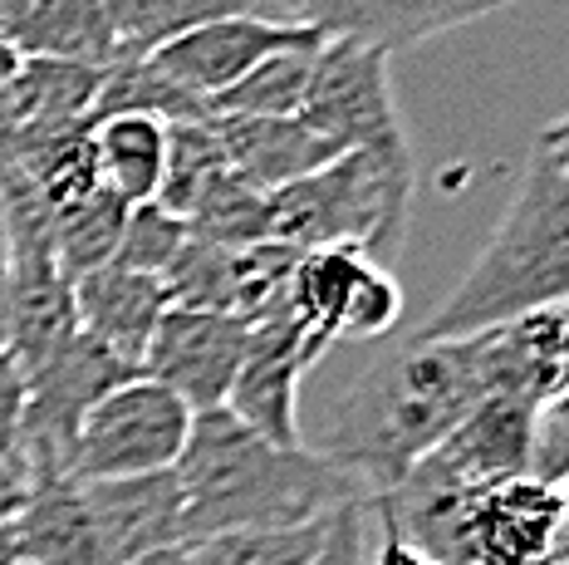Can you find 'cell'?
Masks as SVG:
<instances>
[{
	"instance_id": "obj_1",
	"label": "cell",
	"mask_w": 569,
	"mask_h": 565,
	"mask_svg": "<svg viewBox=\"0 0 569 565\" xmlns=\"http://www.w3.org/2000/svg\"><path fill=\"white\" fill-rule=\"evenodd\" d=\"M486 398L481 345L467 339H398L363 359L339 394H329L310 453L335 463L363 497L393 492L408 467L427 457Z\"/></svg>"
},
{
	"instance_id": "obj_2",
	"label": "cell",
	"mask_w": 569,
	"mask_h": 565,
	"mask_svg": "<svg viewBox=\"0 0 569 565\" xmlns=\"http://www.w3.org/2000/svg\"><path fill=\"white\" fill-rule=\"evenodd\" d=\"M182 487V546L227 532H284L335 516L349 502H369L353 477L310 447H276L241 428L227 408L192 414L177 457Z\"/></svg>"
},
{
	"instance_id": "obj_3",
	"label": "cell",
	"mask_w": 569,
	"mask_h": 565,
	"mask_svg": "<svg viewBox=\"0 0 569 565\" xmlns=\"http://www.w3.org/2000/svg\"><path fill=\"white\" fill-rule=\"evenodd\" d=\"M569 296V168L530 148L501 227L457 290L427 315L422 339H467Z\"/></svg>"
},
{
	"instance_id": "obj_4",
	"label": "cell",
	"mask_w": 569,
	"mask_h": 565,
	"mask_svg": "<svg viewBox=\"0 0 569 565\" xmlns=\"http://www.w3.org/2000/svg\"><path fill=\"white\" fill-rule=\"evenodd\" d=\"M412 172L418 168H412L408 138L388 148L339 152L305 182L270 197V241L300 256L349 246L373 266H388L408 231Z\"/></svg>"
},
{
	"instance_id": "obj_5",
	"label": "cell",
	"mask_w": 569,
	"mask_h": 565,
	"mask_svg": "<svg viewBox=\"0 0 569 565\" xmlns=\"http://www.w3.org/2000/svg\"><path fill=\"white\" fill-rule=\"evenodd\" d=\"M187 428H192V408L172 388L138 374L84 414L74 433V453H69V482L172 473L187 447Z\"/></svg>"
},
{
	"instance_id": "obj_6",
	"label": "cell",
	"mask_w": 569,
	"mask_h": 565,
	"mask_svg": "<svg viewBox=\"0 0 569 565\" xmlns=\"http://www.w3.org/2000/svg\"><path fill=\"white\" fill-rule=\"evenodd\" d=\"M388 60H393V54L373 50V44L325 40L315 50L300 119L339 152L402 143Z\"/></svg>"
},
{
	"instance_id": "obj_7",
	"label": "cell",
	"mask_w": 569,
	"mask_h": 565,
	"mask_svg": "<svg viewBox=\"0 0 569 565\" xmlns=\"http://www.w3.org/2000/svg\"><path fill=\"white\" fill-rule=\"evenodd\" d=\"M319 359L325 355H319L310 345V335L295 325L290 305H280L276 315L251 325V345H246L241 374H236L221 408H227L241 428H251L256 438H266L276 447H305L300 384H305V374H315Z\"/></svg>"
},
{
	"instance_id": "obj_8",
	"label": "cell",
	"mask_w": 569,
	"mask_h": 565,
	"mask_svg": "<svg viewBox=\"0 0 569 565\" xmlns=\"http://www.w3.org/2000/svg\"><path fill=\"white\" fill-rule=\"evenodd\" d=\"M251 325L221 310H192V305H168L142 355V374L172 388L192 414H211L227 404L236 374H241Z\"/></svg>"
},
{
	"instance_id": "obj_9",
	"label": "cell",
	"mask_w": 569,
	"mask_h": 565,
	"mask_svg": "<svg viewBox=\"0 0 569 565\" xmlns=\"http://www.w3.org/2000/svg\"><path fill=\"white\" fill-rule=\"evenodd\" d=\"M530 443H536V408L486 394L432 453L408 467V477L471 497V492H486L496 482L530 477Z\"/></svg>"
},
{
	"instance_id": "obj_10",
	"label": "cell",
	"mask_w": 569,
	"mask_h": 565,
	"mask_svg": "<svg viewBox=\"0 0 569 565\" xmlns=\"http://www.w3.org/2000/svg\"><path fill=\"white\" fill-rule=\"evenodd\" d=\"M305 44H319V34L305 26H270V20L231 16V20H211L201 30H187L182 40L152 50L148 60L182 93H192L197 103H211L231 85H241L260 60L284 50H305Z\"/></svg>"
},
{
	"instance_id": "obj_11",
	"label": "cell",
	"mask_w": 569,
	"mask_h": 565,
	"mask_svg": "<svg viewBox=\"0 0 569 565\" xmlns=\"http://www.w3.org/2000/svg\"><path fill=\"white\" fill-rule=\"evenodd\" d=\"M486 394L516 398L540 414L569 388V296L477 335Z\"/></svg>"
},
{
	"instance_id": "obj_12",
	"label": "cell",
	"mask_w": 569,
	"mask_h": 565,
	"mask_svg": "<svg viewBox=\"0 0 569 565\" xmlns=\"http://www.w3.org/2000/svg\"><path fill=\"white\" fill-rule=\"evenodd\" d=\"M560 487L536 477L496 482L467 506V565H555Z\"/></svg>"
},
{
	"instance_id": "obj_13",
	"label": "cell",
	"mask_w": 569,
	"mask_h": 565,
	"mask_svg": "<svg viewBox=\"0 0 569 565\" xmlns=\"http://www.w3.org/2000/svg\"><path fill=\"white\" fill-rule=\"evenodd\" d=\"M79 492H84L89 522L113 565H133L152 551L182 546V487H177V473L79 482Z\"/></svg>"
},
{
	"instance_id": "obj_14",
	"label": "cell",
	"mask_w": 569,
	"mask_h": 565,
	"mask_svg": "<svg viewBox=\"0 0 569 565\" xmlns=\"http://www.w3.org/2000/svg\"><path fill=\"white\" fill-rule=\"evenodd\" d=\"M0 40L20 65L109 69L118 60L109 0H26L16 16L0 20Z\"/></svg>"
},
{
	"instance_id": "obj_15",
	"label": "cell",
	"mask_w": 569,
	"mask_h": 565,
	"mask_svg": "<svg viewBox=\"0 0 569 565\" xmlns=\"http://www.w3.org/2000/svg\"><path fill=\"white\" fill-rule=\"evenodd\" d=\"M211 128L231 172L260 197H276L339 158V148L325 143L305 119H211Z\"/></svg>"
},
{
	"instance_id": "obj_16",
	"label": "cell",
	"mask_w": 569,
	"mask_h": 565,
	"mask_svg": "<svg viewBox=\"0 0 569 565\" xmlns=\"http://www.w3.org/2000/svg\"><path fill=\"white\" fill-rule=\"evenodd\" d=\"M168 305L172 300L162 290V280L138 276V270H123V266H103L74 280L79 329L89 339H99L103 349H113L118 359L138 364V369H142V355H148L152 329L168 315Z\"/></svg>"
},
{
	"instance_id": "obj_17",
	"label": "cell",
	"mask_w": 569,
	"mask_h": 565,
	"mask_svg": "<svg viewBox=\"0 0 569 565\" xmlns=\"http://www.w3.org/2000/svg\"><path fill=\"white\" fill-rule=\"evenodd\" d=\"M231 16L270 20V26H300L290 0H109L118 60H148L152 50L182 40L187 30H201L211 20H231Z\"/></svg>"
},
{
	"instance_id": "obj_18",
	"label": "cell",
	"mask_w": 569,
	"mask_h": 565,
	"mask_svg": "<svg viewBox=\"0 0 569 565\" xmlns=\"http://www.w3.org/2000/svg\"><path fill=\"white\" fill-rule=\"evenodd\" d=\"M6 536L20 565H113L89 522L79 482H40Z\"/></svg>"
},
{
	"instance_id": "obj_19",
	"label": "cell",
	"mask_w": 569,
	"mask_h": 565,
	"mask_svg": "<svg viewBox=\"0 0 569 565\" xmlns=\"http://www.w3.org/2000/svg\"><path fill=\"white\" fill-rule=\"evenodd\" d=\"M93 138V168H99V187L113 192L123 207H148L158 202L162 168H168V123L162 119H109L89 128Z\"/></svg>"
},
{
	"instance_id": "obj_20",
	"label": "cell",
	"mask_w": 569,
	"mask_h": 565,
	"mask_svg": "<svg viewBox=\"0 0 569 565\" xmlns=\"http://www.w3.org/2000/svg\"><path fill=\"white\" fill-rule=\"evenodd\" d=\"M162 119V123H197L207 119V103H197L192 93H182L168 75H158L152 60H113L109 69H99V89L89 103V128L109 123V119Z\"/></svg>"
},
{
	"instance_id": "obj_21",
	"label": "cell",
	"mask_w": 569,
	"mask_h": 565,
	"mask_svg": "<svg viewBox=\"0 0 569 565\" xmlns=\"http://www.w3.org/2000/svg\"><path fill=\"white\" fill-rule=\"evenodd\" d=\"M128 211L113 192H89L84 202L64 207L50 217V246H54V261L64 270V280L74 286L79 276H89V270H103L113 266L118 256V241H123V221Z\"/></svg>"
},
{
	"instance_id": "obj_22",
	"label": "cell",
	"mask_w": 569,
	"mask_h": 565,
	"mask_svg": "<svg viewBox=\"0 0 569 565\" xmlns=\"http://www.w3.org/2000/svg\"><path fill=\"white\" fill-rule=\"evenodd\" d=\"M319 44L260 60L241 85H231L221 99L207 103V119H300V103H305V89H310V65H315Z\"/></svg>"
},
{
	"instance_id": "obj_23",
	"label": "cell",
	"mask_w": 569,
	"mask_h": 565,
	"mask_svg": "<svg viewBox=\"0 0 569 565\" xmlns=\"http://www.w3.org/2000/svg\"><path fill=\"white\" fill-rule=\"evenodd\" d=\"M231 172L227 152L211 119L197 123H168V168H162V187H158V207L172 217H192V207L211 192L221 178Z\"/></svg>"
},
{
	"instance_id": "obj_24",
	"label": "cell",
	"mask_w": 569,
	"mask_h": 565,
	"mask_svg": "<svg viewBox=\"0 0 569 565\" xmlns=\"http://www.w3.org/2000/svg\"><path fill=\"white\" fill-rule=\"evenodd\" d=\"M329 522L335 516L310 522V526H284V532L207 536V541H192L187 556H192V565H310L329 536Z\"/></svg>"
},
{
	"instance_id": "obj_25",
	"label": "cell",
	"mask_w": 569,
	"mask_h": 565,
	"mask_svg": "<svg viewBox=\"0 0 569 565\" xmlns=\"http://www.w3.org/2000/svg\"><path fill=\"white\" fill-rule=\"evenodd\" d=\"M187 237H192V227H187L182 217H172V211H162L158 202L133 207V211H128V221H123V241H118L113 266L162 280V276H168V266L182 256Z\"/></svg>"
},
{
	"instance_id": "obj_26",
	"label": "cell",
	"mask_w": 569,
	"mask_h": 565,
	"mask_svg": "<svg viewBox=\"0 0 569 565\" xmlns=\"http://www.w3.org/2000/svg\"><path fill=\"white\" fill-rule=\"evenodd\" d=\"M398 320H402V286L388 266H369V276L353 286L349 305H343L335 345H373V339L393 335Z\"/></svg>"
},
{
	"instance_id": "obj_27",
	"label": "cell",
	"mask_w": 569,
	"mask_h": 565,
	"mask_svg": "<svg viewBox=\"0 0 569 565\" xmlns=\"http://www.w3.org/2000/svg\"><path fill=\"white\" fill-rule=\"evenodd\" d=\"M530 477L545 487L569 482V388L536 414V443H530Z\"/></svg>"
},
{
	"instance_id": "obj_28",
	"label": "cell",
	"mask_w": 569,
	"mask_h": 565,
	"mask_svg": "<svg viewBox=\"0 0 569 565\" xmlns=\"http://www.w3.org/2000/svg\"><path fill=\"white\" fill-rule=\"evenodd\" d=\"M373 532H369V502H349L335 512L329 536L310 565H369Z\"/></svg>"
},
{
	"instance_id": "obj_29",
	"label": "cell",
	"mask_w": 569,
	"mask_h": 565,
	"mask_svg": "<svg viewBox=\"0 0 569 565\" xmlns=\"http://www.w3.org/2000/svg\"><path fill=\"white\" fill-rule=\"evenodd\" d=\"M30 492H34V473H30L26 453H20V443L0 447V532L16 522V512L30 502Z\"/></svg>"
},
{
	"instance_id": "obj_30",
	"label": "cell",
	"mask_w": 569,
	"mask_h": 565,
	"mask_svg": "<svg viewBox=\"0 0 569 565\" xmlns=\"http://www.w3.org/2000/svg\"><path fill=\"white\" fill-rule=\"evenodd\" d=\"M20 408H26V379L10 355H0V447L20 443Z\"/></svg>"
},
{
	"instance_id": "obj_31",
	"label": "cell",
	"mask_w": 569,
	"mask_h": 565,
	"mask_svg": "<svg viewBox=\"0 0 569 565\" xmlns=\"http://www.w3.org/2000/svg\"><path fill=\"white\" fill-rule=\"evenodd\" d=\"M369 565H432V561L418 556L412 546H402L398 536H383V532H378L373 551H369Z\"/></svg>"
},
{
	"instance_id": "obj_32",
	"label": "cell",
	"mask_w": 569,
	"mask_h": 565,
	"mask_svg": "<svg viewBox=\"0 0 569 565\" xmlns=\"http://www.w3.org/2000/svg\"><path fill=\"white\" fill-rule=\"evenodd\" d=\"M536 148H545L555 162H560V168H569V113H565L560 123H550V128H545V133L536 138Z\"/></svg>"
},
{
	"instance_id": "obj_33",
	"label": "cell",
	"mask_w": 569,
	"mask_h": 565,
	"mask_svg": "<svg viewBox=\"0 0 569 565\" xmlns=\"http://www.w3.org/2000/svg\"><path fill=\"white\" fill-rule=\"evenodd\" d=\"M10 339V266H6V246H0V355Z\"/></svg>"
},
{
	"instance_id": "obj_34",
	"label": "cell",
	"mask_w": 569,
	"mask_h": 565,
	"mask_svg": "<svg viewBox=\"0 0 569 565\" xmlns=\"http://www.w3.org/2000/svg\"><path fill=\"white\" fill-rule=\"evenodd\" d=\"M133 565H192V556H187V546H168V551H152V556H142Z\"/></svg>"
},
{
	"instance_id": "obj_35",
	"label": "cell",
	"mask_w": 569,
	"mask_h": 565,
	"mask_svg": "<svg viewBox=\"0 0 569 565\" xmlns=\"http://www.w3.org/2000/svg\"><path fill=\"white\" fill-rule=\"evenodd\" d=\"M16 69H20V60H16V54H10V44L0 40V85H6V79L16 75Z\"/></svg>"
},
{
	"instance_id": "obj_36",
	"label": "cell",
	"mask_w": 569,
	"mask_h": 565,
	"mask_svg": "<svg viewBox=\"0 0 569 565\" xmlns=\"http://www.w3.org/2000/svg\"><path fill=\"white\" fill-rule=\"evenodd\" d=\"M0 565H20V561H16V546H10L6 532H0Z\"/></svg>"
},
{
	"instance_id": "obj_37",
	"label": "cell",
	"mask_w": 569,
	"mask_h": 565,
	"mask_svg": "<svg viewBox=\"0 0 569 565\" xmlns=\"http://www.w3.org/2000/svg\"><path fill=\"white\" fill-rule=\"evenodd\" d=\"M20 6H26V0H0V20H6V16H16Z\"/></svg>"
},
{
	"instance_id": "obj_38",
	"label": "cell",
	"mask_w": 569,
	"mask_h": 565,
	"mask_svg": "<svg viewBox=\"0 0 569 565\" xmlns=\"http://www.w3.org/2000/svg\"><path fill=\"white\" fill-rule=\"evenodd\" d=\"M0 246H6V217H0Z\"/></svg>"
},
{
	"instance_id": "obj_39",
	"label": "cell",
	"mask_w": 569,
	"mask_h": 565,
	"mask_svg": "<svg viewBox=\"0 0 569 565\" xmlns=\"http://www.w3.org/2000/svg\"><path fill=\"white\" fill-rule=\"evenodd\" d=\"M565 565H569V561H565Z\"/></svg>"
}]
</instances>
